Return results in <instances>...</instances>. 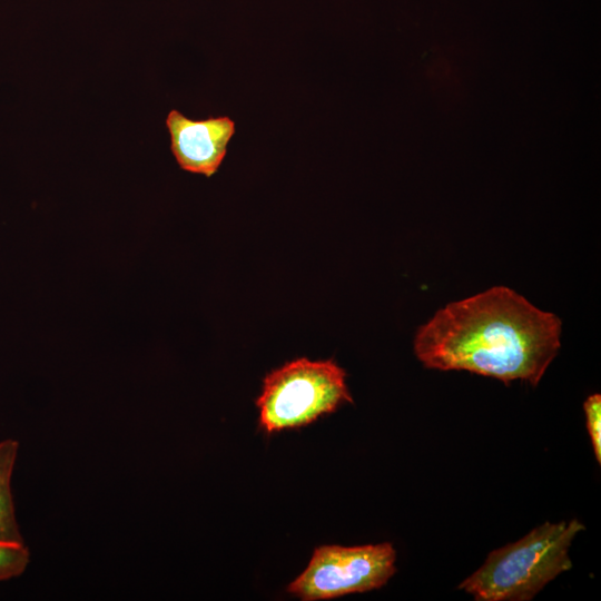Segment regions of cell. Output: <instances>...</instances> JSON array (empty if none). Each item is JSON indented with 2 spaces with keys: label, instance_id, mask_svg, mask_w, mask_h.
<instances>
[{
  "label": "cell",
  "instance_id": "cell-1",
  "mask_svg": "<svg viewBox=\"0 0 601 601\" xmlns=\"http://www.w3.org/2000/svg\"><path fill=\"white\" fill-rule=\"evenodd\" d=\"M561 321L505 286L452 302L415 335L427 368L467 371L538 385L560 348Z\"/></svg>",
  "mask_w": 601,
  "mask_h": 601
},
{
  "label": "cell",
  "instance_id": "cell-2",
  "mask_svg": "<svg viewBox=\"0 0 601 601\" xmlns=\"http://www.w3.org/2000/svg\"><path fill=\"white\" fill-rule=\"evenodd\" d=\"M584 529L577 519L545 522L516 542L489 553L459 589L477 601H529L572 568L569 550Z\"/></svg>",
  "mask_w": 601,
  "mask_h": 601
},
{
  "label": "cell",
  "instance_id": "cell-3",
  "mask_svg": "<svg viewBox=\"0 0 601 601\" xmlns=\"http://www.w3.org/2000/svg\"><path fill=\"white\" fill-rule=\"evenodd\" d=\"M346 373L333 361L302 357L270 372L256 401L267 434L311 424L353 398Z\"/></svg>",
  "mask_w": 601,
  "mask_h": 601
},
{
  "label": "cell",
  "instance_id": "cell-4",
  "mask_svg": "<svg viewBox=\"0 0 601 601\" xmlns=\"http://www.w3.org/2000/svg\"><path fill=\"white\" fill-rule=\"evenodd\" d=\"M395 561L396 551L390 542L321 545L287 591L304 601L367 592L387 583L396 571Z\"/></svg>",
  "mask_w": 601,
  "mask_h": 601
},
{
  "label": "cell",
  "instance_id": "cell-5",
  "mask_svg": "<svg viewBox=\"0 0 601 601\" xmlns=\"http://www.w3.org/2000/svg\"><path fill=\"white\" fill-rule=\"evenodd\" d=\"M166 126L170 149L179 167L206 177L218 170L236 130L229 117L193 120L175 109L168 114Z\"/></svg>",
  "mask_w": 601,
  "mask_h": 601
},
{
  "label": "cell",
  "instance_id": "cell-6",
  "mask_svg": "<svg viewBox=\"0 0 601 601\" xmlns=\"http://www.w3.org/2000/svg\"><path fill=\"white\" fill-rule=\"evenodd\" d=\"M19 443L7 439L0 442V542L22 544L23 539L16 519L11 475Z\"/></svg>",
  "mask_w": 601,
  "mask_h": 601
},
{
  "label": "cell",
  "instance_id": "cell-7",
  "mask_svg": "<svg viewBox=\"0 0 601 601\" xmlns=\"http://www.w3.org/2000/svg\"><path fill=\"white\" fill-rule=\"evenodd\" d=\"M30 562V551L22 544L0 542V581L21 575Z\"/></svg>",
  "mask_w": 601,
  "mask_h": 601
},
{
  "label": "cell",
  "instance_id": "cell-8",
  "mask_svg": "<svg viewBox=\"0 0 601 601\" xmlns=\"http://www.w3.org/2000/svg\"><path fill=\"white\" fill-rule=\"evenodd\" d=\"M587 428L591 439L593 452L598 463H601V396L590 395L583 404Z\"/></svg>",
  "mask_w": 601,
  "mask_h": 601
}]
</instances>
